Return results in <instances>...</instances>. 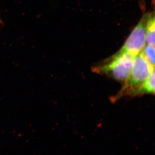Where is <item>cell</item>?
<instances>
[{"instance_id":"cell-1","label":"cell","mask_w":155,"mask_h":155,"mask_svg":"<svg viewBox=\"0 0 155 155\" xmlns=\"http://www.w3.org/2000/svg\"><path fill=\"white\" fill-rule=\"evenodd\" d=\"M134 58L127 53H116L102 61L94 64L91 70L119 82H125L130 75Z\"/></svg>"},{"instance_id":"cell-2","label":"cell","mask_w":155,"mask_h":155,"mask_svg":"<svg viewBox=\"0 0 155 155\" xmlns=\"http://www.w3.org/2000/svg\"><path fill=\"white\" fill-rule=\"evenodd\" d=\"M154 68L150 64L140 52L134 58L131 71L128 78L117 93L111 98V101L115 102L122 97L127 96L130 91L143 83L152 73Z\"/></svg>"},{"instance_id":"cell-3","label":"cell","mask_w":155,"mask_h":155,"mask_svg":"<svg viewBox=\"0 0 155 155\" xmlns=\"http://www.w3.org/2000/svg\"><path fill=\"white\" fill-rule=\"evenodd\" d=\"M148 17V13L143 15L117 52L127 53L134 57H136L142 52L146 45Z\"/></svg>"},{"instance_id":"cell-4","label":"cell","mask_w":155,"mask_h":155,"mask_svg":"<svg viewBox=\"0 0 155 155\" xmlns=\"http://www.w3.org/2000/svg\"><path fill=\"white\" fill-rule=\"evenodd\" d=\"M147 94L155 95V68L148 79L143 83L129 92L126 97H136Z\"/></svg>"},{"instance_id":"cell-5","label":"cell","mask_w":155,"mask_h":155,"mask_svg":"<svg viewBox=\"0 0 155 155\" xmlns=\"http://www.w3.org/2000/svg\"><path fill=\"white\" fill-rule=\"evenodd\" d=\"M146 41L147 44L155 45V8L152 12L148 13Z\"/></svg>"},{"instance_id":"cell-6","label":"cell","mask_w":155,"mask_h":155,"mask_svg":"<svg viewBox=\"0 0 155 155\" xmlns=\"http://www.w3.org/2000/svg\"><path fill=\"white\" fill-rule=\"evenodd\" d=\"M143 56L151 66L155 68V45L147 44L142 51Z\"/></svg>"}]
</instances>
